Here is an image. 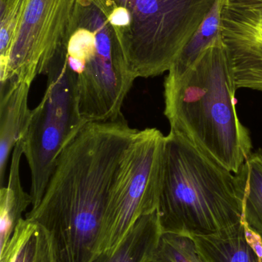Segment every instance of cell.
Here are the masks:
<instances>
[{
	"instance_id": "cell-1",
	"label": "cell",
	"mask_w": 262,
	"mask_h": 262,
	"mask_svg": "<svg viewBox=\"0 0 262 262\" xmlns=\"http://www.w3.org/2000/svg\"><path fill=\"white\" fill-rule=\"evenodd\" d=\"M138 130L124 118L87 122L55 163L39 204L26 214L47 232L55 262H90L125 154Z\"/></svg>"
},
{
	"instance_id": "cell-2",
	"label": "cell",
	"mask_w": 262,
	"mask_h": 262,
	"mask_svg": "<svg viewBox=\"0 0 262 262\" xmlns=\"http://www.w3.org/2000/svg\"><path fill=\"white\" fill-rule=\"evenodd\" d=\"M164 114L171 130L237 173L252 149L238 118L232 64L220 35L182 76L166 77Z\"/></svg>"
},
{
	"instance_id": "cell-3",
	"label": "cell",
	"mask_w": 262,
	"mask_h": 262,
	"mask_svg": "<svg viewBox=\"0 0 262 262\" xmlns=\"http://www.w3.org/2000/svg\"><path fill=\"white\" fill-rule=\"evenodd\" d=\"M243 202L235 173L170 130L157 207L162 232L216 235L243 221Z\"/></svg>"
},
{
	"instance_id": "cell-4",
	"label": "cell",
	"mask_w": 262,
	"mask_h": 262,
	"mask_svg": "<svg viewBox=\"0 0 262 262\" xmlns=\"http://www.w3.org/2000/svg\"><path fill=\"white\" fill-rule=\"evenodd\" d=\"M86 122L123 118L122 108L137 79L106 15L91 0H74L63 43Z\"/></svg>"
},
{
	"instance_id": "cell-5",
	"label": "cell",
	"mask_w": 262,
	"mask_h": 262,
	"mask_svg": "<svg viewBox=\"0 0 262 262\" xmlns=\"http://www.w3.org/2000/svg\"><path fill=\"white\" fill-rule=\"evenodd\" d=\"M216 0H108L126 16L121 46L137 78L169 72Z\"/></svg>"
},
{
	"instance_id": "cell-6",
	"label": "cell",
	"mask_w": 262,
	"mask_h": 262,
	"mask_svg": "<svg viewBox=\"0 0 262 262\" xmlns=\"http://www.w3.org/2000/svg\"><path fill=\"white\" fill-rule=\"evenodd\" d=\"M46 91L20 140L31 175L32 209L43 199L58 156L86 121L78 107L75 77L60 48L47 73Z\"/></svg>"
},
{
	"instance_id": "cell-7",
	"label": "cell",
	"mask_w": 262,
	"mask_h": 262,
	"mask_svg": "<svg viewBox=\"0 0 262 262\" xmlns=\"http://www.w3.org/2000/svg\"><path fill=\"white\" fill-rule=\"evenodd\" d=\"M165 143L161 131L146 128L129 145L103 216L96 254L113 250L140 217L157 210Z\"/></svg>"
},
{
	"instance_id": "cell-8",
	"label": "cell",
	"mask_w": 262,
	"mask_h": 262,
	"mask_svg": "<svg viewBox=\"0 0 262 262\" xmlns=\"http://www.w3.org/2000/svg\"><path fill=\"white\" fill-rule=\"evenodd\" d=\"M74 0H29L0 87L46 75L67 32Z\"/></svg>"
},
{
	"instance_id": "cell-9",
	"label": "cell",
	"mask_w": 262,
	"mask_h": 262,
	"mask_svg": "<svg viewBox=\"0 0 262 262\" xmlns=\"http://www.w3.org/2000/svg\"><path fill=\"white\" fill-rule=\"evenodd\" d=\"M221 35L237 88L262 92V0H221Z\"/></svg>"
},
{
	"instance_id": "cell-10",
	"label": "cell",
	"mask_w": 262,
	"mask_h": 262,
	"mask_svg": "<svg viewBox=\"0 0 262 262\" xmlns=\"http://www.w3.org/2000/svg\"><path fill=\"white\" fill-rule=\"evenodd\" d=\"M192 238L206 262H262V236L243 220L216 235Z\"/></svg>"
},
{
	"instance_id": "cell-11",
	"label": "cell",
	"mask_w": 262,
	"mask_h": 262,
	"mask_svg": "<svg viewBox=\"0 0 262 262\" xmlns=\"http://www.w3.org/2000/svg\"><path fill=\"white\" fill-rule=\"evenodd\" d=\"M31 84L26 82L0 88V183L3 187L11 151L27 128L32 110L28 105Z\"/></svg>"
},
{
	"instance_id": "cell-12",
	"label": "cell",
	"mask_w": 262,
	"mask_h": 262,
	"mask_svg": "<svg viewBox=\"0 0 262 262\" xmlns=\"http://www.w3.org/2000/svg\"><path fill=\"white\" fill-rule=\"evenodd\" d=\"M162 233L156 210L140 217L113 250L97 253L90 262H151Z\"/></svg>"
},
{
	"instance_id": "cell-13",
	"label": "cell",
	"mask_w": 262,
	"mask_h": 262,
	"mask_svg": "<svg viewBox=\"0 0 262 262\" xmlns=\"http://www.w3.org/2000/svg\"><path fill=\"white\" fill-rule=\"evenodd\" d=\"M23 155V142L18 140L12 149L7 186L0 190V251L3 250L23 220V214L30 205V193L25 192L20 179V163Z\"/></svg>"
},
{
	"instance_id": "cell-14",
	"label": "cell",
	"mask_w": 262,
	"mask_h": 262,
	"mask_svg": "<svg viewBox=\"0 0 262 262\" xmlns=\"http://www.w3.org/2000/svg\"><path fill=\"white\" fill-rule=\"evenodd\" d=\"M0 262H55L47 232L38 223L23 219L0 251Z\"/></svg>"
},
{
	"instance_id": "cell-15",
	"label": "cell",
	"mask_w": 262,
	"mask_h": 262,
	"mask_svg": "<svg viewBox=\"0 0 262 262\" xmlns=\"http://www.w3.org/2000/svg\"><path fill=\"white\" fill-rule=\"evenodd\" d=\"M243 192V220L262 236V148L251 152L235 173Z\"/></svg>"
},
{
	"instance_id": "cell-16",
	"label": "cell",
	"mask_w": 262,
	"mask_h": 262,
	"mask_svg": "<svg viewBox=\"0 0 262 262\" xmlns=\"http://www.w3.org/2000/svg\"><path fill=\"white\" fill-rule=\"evenodd\" d=\"M221 0H216L192 38L182 49L172 64L167 78H177L186 73L201 54L221 35Z\"/></svg>"
},
{
	"instance_id": "cell-17",
	"label": "cell",
	"mask_w": 262,
	"mask_h": 262,
	"mask_svg": "<svg viewBox=\"0 0 262 262\" xmlns=\"http://www.w3.org/2000/svg\"><path fill=\"white\" fill-rule=\"evenodd\" d=\"M151 262H206L192 236L163 232Z\"/></svg>"
},
{
	"instance_id": "cell-18",
	"label": "cell",
	"mask_w": 262,
	"mask_h": 262,
	"mask_svg": "<svg viewBox=\"0 0 262 262\" xmlns=\"http://www.w3.org/2000/svg\"><path fill=\"white\" fill-rule=\"evenodd\" d=\"M29 0H0V15L23 10Z\"/></svg>"
}]
</instances>
